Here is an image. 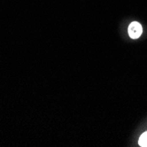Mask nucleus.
<instances>
[{
	"instance_id": "1",
	"label": "nucleus",
	"mask_w": 147,
	"mask_h": 147,
	"mask_svg": "<svg viewBox=\"0 0 147 147\" xmlns=\"http://www.w3.org/2000/svg\"><path fill=\"white\" fill-rule=\"evenodd\" d=\"M129 35L130 38L132 39H138L140 37V35L143 33V28H142V26L140 25V23L134 21L130 23V25L129 26Z\"/></svg>"
},
{
	"instance_id": "2",
	"label": "nucleus",
	"mask_w": 147,
	"mask_h": 147,
	"mask_svg": "<svg viewBox=\"0 0 147 147\" xmlns=\"http://www.w3.org/2000/svg\"><path fill=\"white\" fill-rule=\"evenodd\" d=\"M138 144L140 146L147 147V131L143 133V134L140 136V138L138 140Z\"/></svg>"
}]
</instances>
